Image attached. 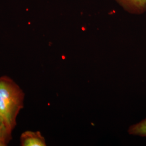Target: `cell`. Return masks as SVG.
I'll list each match as a JSON object with an SVG mask.
<instances>
[{
  "label": "cell",
  "mask_w": 146,
  "mask_h": 146,
  "mask_svg": "<svg viewBox=\"0 0 146 146\" xmlns=\"http://www.w3.org/2000/svg\"><path fill=\"white\" fill-rule=\"evenodd\" d=\"M0 139L9 142L12 139V131L8 128L4 121L0 116Z\"/></svg>",
  "instance_id": "5b68a950"
},
{
  "label": "cell",
  "mask_w": 146,
  "mask_h": 146,
  "mask_svg": "<svg viewBox=\"0 0 146 146\" xmlns=\"http://www.w3.org/2000/svg\"><path fill=\"white\" fill-rule=\"evenodd\" d=\"M22 146H45L46 142L44 137L39 131H27L20 136Z\"/></svg>",
  "instance_id": "7a4b0ae2"
},
{
  "label": "cell",
  "mask_w": 146,
  "mask_h": 146,
  "mask_svg": "<svg viewBox=\"0 0 146 146\" xmlns=\"http://www.w3.org/2000/svg\"><path fill=\"white\" fill-rule=\"evenodd\" d=\"M126 10L135 14L146 11V0H117Z\"/></svg>",
  "instance_id": "3957f363"
},
{
  "label": "cell",
  "mask_w": 146,
  "mask_h": 146,
  "mask_svg": "<svg viewBox=\"0 0 146 146\" xmlns=\"http://www.w3.org/2000/svg\"><path fill=\"white\" fill-rule=\"evenodd\" d=\"M128 132L132 135L146 137V119L131 126Z\"/></svg>",
  "instance_id": "277c9868"
},
{
  "label": "cell",
  "mask_w": 146,
  "mask_h": 146,
  "mask_svg": "<svg viewBox=\"0 0 146 146\" xmlns=\"http://www.w3.org/2000/svg\"><path fill=\"white\" fill-rule=\"evenodd\" d=\"M25 98L24 92L12 78L7 75L0 76V116L12 132L24 107Z\"/></svg>",
  "instance_id": "6da1fadb"
}]
</instances>
